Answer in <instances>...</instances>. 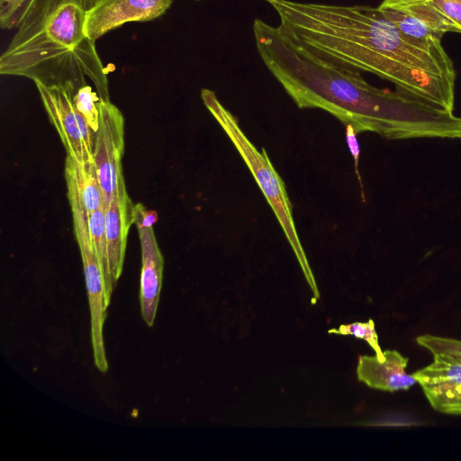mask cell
Masks as SVG:
<instances>
[{
  "mask_svg": "<svg viewBox=\"0 0 461 461\" xmlns=\"http://www.w3.org/2000/svg\"><path fill=\"white\" fill-rule=\"evenodd\" d=\"M419 346L429 350L433 356L461 362V340L424 334L416 338Z\"/></svg>",
  "mask_w": 461,
  "mask_h": 461,
  "instance_id": "cell-16",
  "label": "cell"
},
{
  "mask_svg": "<svg viewBox=\"0 0 461 461\" xmlns=\"http://www.w3.org/2000/svg\"><path fill=\"white\" fill-rule=\"evenodd\" d=\"M380 12L407 38L426 45L441 43L456 28L429 0H383Z\"/></svg>",
  "mask_w": 461,
  "mask_h": 461,
  "instance_id": "cell-8",
  "label": "cell"
},
{
  "mask_svg": "<svg viewBox=\"0 0 461 461\" xmlns=\"http://www.w3.org/2000/svg\"><path fill=\"white\" fill-rule=\"evenodd\" d=\"M7 0H0V5L5 3Z\"/></svg>",
  "mask_w": 461,
  "mask_h": 461,
  "instance_id": "cell-23",
  "label": "cell"
},
{
  "mask_svg": "<svg viewBox=\"0 0 461 461\" xmlns=\"http://www.w3.org/2000/svg\"><path fill=\"white\" fill-rule=\"evenodd\" d=\"M34 83L67 155L82 162L93 160L95 133L85 118L76 111L73 103L74 94L64 87Z\"/></svg>",
  "mask_w": 461,
  "mask_h": 461,
  "instance_id": "cell-7",
  "label": "cell"
},
{
  "mask_svg": "<svg viewBox=\"0 0 461 461\" xmlns=\"http://www.w3.org/2000/svg\"><path fill=\"white\" fill-rule=\"evenodd\" d=\"M65 179L71 212L89 215L104 207V197L93 160L78 161L67 155Z\"/></svg>",
  "mask_w": 461,
  "mask_h": 461,
  "instance_id": "cell-14",
  "label": "cell"
},
{
  "mask_svg": "<svg viewBox=\"0 0 461 461\" xmlns=\"http://www.w3.org/2000/svg\"><path fill=\"white\" fill-rule=\"evenodd\" d=\"M74 231L80 250L91 314V338L94 360L101 372L108 369L103 337V327L110 299L104 277L90 239L88 216L72 212Z\"/></svg>",
  "mask_w": 461,
  "mask_h": 461,
  "instance_id": "cell-6",
  "label": "cell"
},
{
  "mask_svg": "<svg viewBox=\"0 0 461 461\" xmlns=\"http://www.w3.org/2000/svg\"><path fill=\"white\" fill-rule=\"evenodd\" d=\"M408 357L397 350H385L384 357L359 356L357 377L367 386L386 392L408 390L416 380L406 373Z\"/></svg>",
  "mask_w": 461,
  "mask_h": 461,
  "instance_id": "cell-12",
  "label": "cell"
},
{
  "mask_svg": "<svg viewBox=\"0 0 461 461\" xmlns=\"http://www.w3.org/2000/svg\"><path fill=\"white\" fill-rule=\"evenodd\" d=\"M201 97L208 111L240 152L270 204L312 289V303H315L320 296L319 290L295 229L292 205L284 181L273 167L265 149L258 150L251 143L235 116L221 104L215 93L203 88L201 90Z\"/></svg>",
  "mask_w": 461,
  "mask_h": 461,
  "instance_id": "cell-4",
  "label": "cell"
},
{
  "mask_svg": "<svg viewBox=\"0 0 461 461\" xmlns=\"http://www.w3.org/2000/svg\"><path fill=\"white\" fill-rule=\"evenodd\" d=\"M31 1L7 0L0 5V25L2 29L15 28Z\"/></svg>",
  "mask_w": 461,
  "mask_h": 461,
  "instance_id": "cell-19",
  "label": "cell"
},
{
  "mask_svg": "<svg viewBox=\"0 0 461 461\" xmlns=\"http://www.w3.org/2000/svg\"><path fill=\"white\" fill-rule=\"evenodd\" d=\"M88 227L92 245L104 277L106 294L110 299L113 287L111 284L109 273L104 207L94 211L88 215Z\"/></svg>",
  "mask_w": 461,
  "mask_h": 461,
  "instance_id": "cell-15",
  "label": "cell"
},
{
  "mask_svg": "<svg viewBox=\"0 0 461 461\" xmlns=\"http://www.w3.org/2000/svg\"><path fill=\"white\" fill-rule=\"evenodd\" d=\"M99 125L96 131L93 158L104 197V209L117 195L127 192L122 158L124 150V119L110 100H99Z\"/></svg>",
  "mask_w": 461,
  "mask_h": 461,
  "instance_id": "cell-5",
  "label": "cell"
},
{
  "mask_svg": "<svg viewBox=\"0 0 461 461\" xmlns=\"http://www.w3.org/2000/svg\"><path fill=\"white\" fill-rule=\"evenodd\" d=\"M328 332L339 335H351L363 339L372 348L378 357H384V351H382L379 346L375 322L371 319L366 322L357 321L349 324H342L338 329L329 330Z\"/></svg>",
  "mask_w": 461,
  "mask_h": 461,
  "instance_id": "cell-18",
  "label": "cell"
},
{
  "mask_svg": "<svg viewBox=\"0 0 461 461\" xmlns=\"http://www.w3.org/2000/svg\"><path fill=\"white\" fill-rule=\"evenodd\" d=\"M134 204L127 192L113 199L104 209L110 279L114 287L121 276L130 228L134 224Z\"/></svg>",
  "mask_w": 461,
  "mask_h": 461,
  "instance_id": "cell-13",
  "label": "cell"
},
{
  "mask_svg": "<svg viewBox=\"0 0 461 461\" xmlns=\"http://www.w3.org/2000/svg\"><path fill=\"white\" fill-rule=\"evenodd\" d=\"M99 100L100 97L93 91L90 85L79 88L73 96L76 111L85 118L95 133L99 125Z\"/></svg>",
  "mask_w": 461,
  "mask_h": 461,
  "instance_id": "cell-17",
  "label": "cell"
},
{
  "mask_svg": "<svg viewBox=\"0 0 461 461\" xmlns=\"http://www.w3.org/2000/svg\"><path fill=\"white\" fill-rule=\"evenodd\" d=\"M281 32L331 65L372 73L417 99L454 112L456 71L441 43L403 35L378 9L291 0H266Z\"/></svg>",
  "mask_w": 461,
  "mask_h": 461,
  "instance_id": "cell-1",
  "label": "cell"
},
{
  "mask_svg": "<svg viewBox=\"0 0 461 461\" xmlns=\"http://www.w3.org/2000/svg\"><path fill=\"white\" fill-rule=\"evenodd\" d=\"M135 225L141 249L140 311L146 324L152 327L162 285L164 258L157 243L153 227Z\"/></svg>",
  "mask_w": 461,
  "mask_h": 461,
  "instance_id": "cell-11",
  "label": "cell"
},
{
  "mask_svg": "<svg viewBox=\"0 0 461 461\" xmlns=\"http://www.w3.org/2000/svg\"><path fill=\"white\" fill-rule=\"evenodd\" d=\"M433 357L431 364L415 371L412 376L435 411L461 415V362Z\"/></svg>",
  "mask_w": 461,
  "mask_h": 461,
  "instance_id": "cell-10",
  "label": "cell"
},
{
  "mask_svg": "<svg viewBox=\"0 0 461 461\" xmlns=\"http://www.w3.org/2000/svg\"><path fill=\"white\" fill-rule=\"evenodd\" d=\"M357 131H355L354 127L352 125H346V141L348 147V149L352 155V158L354 159V167L355 171L357 176V180L361 188V195L362 198H365L364 195V189H363V184L361 180V176L358 170V162H359V144L357 139Z\"/></svg>",
  "mask_w": 461,
  "mask_h": 461,
  "instance_id": "cell-21",
  "label": "cell"
},
{
  "mask_svg": "<svg viewBox=\"0 0 461 461\" xmlns=\"http://www.w3.org/2000/svg\"><path fill=\"white\" fill-rule=\"evenodd\" d=\"M171 4L172 0H97L86 12L85 32L96 41L127 23L154 20Z\"/></svg>",
  "mask_w": 461,
  "mask_h": 461,
  "instance_id": "cell-9",
  "label": "cell"
},
{
  "mask_svg": "<svg viewBox=\"0 0 461 461\" xmlns=\"http://www.w3.org/2000/svg\"><path fill=\"white\" fill-rule=\"evenodd\" d=\"M461 32V0H429Z\"/></svg>",
  "mask_w": 461,
  "mask_h": 461,
  "instance_id": "cell-20",
  "label": "cell"
},
{
  "mask_svg": "<svg viewBox=\"0 0 461 461\" xmlns=\"http://www.w3.org/2000/svg\"><path fill=\"white\" fill-rule=\"evenodd\" d=\"M97 0H90V3H91V6L96 2ZM195 1H199V0H195Z\"/></svg>",
  "mask_w": 461,
  "mask_h": 461,
  "instance_id": "cell-22",
  "label": "cell"
},
{
  "mask_svg": "<svg viewBox=\"0 0 461 461\" xmlns=\"http://www.w3.org/2000/svg\"><path fill=\"white\" fill-rule=\"evenodd\" d=\"M253 33L264 64L299 108L322 109L357 133L388 140L461 139V116L397 89L378 88L360 72L324 62L256 19Z\"/></svg>",
  "mask_w": 461,
  "mask_h": 461,
  "instance_id": "cell-2",
  "label": "cell"
},
{
  "mask_svg": "<svg viewBox=\"0 0 461 461\" xmlns=\"http://www.w3.org/2000/svg\"><path fill=\"white\" fill-rule=\"evenodd\" d=\"M90 0H32L0 56V73L64 87L74 95L90 80L102 100L109 99L108 77L86 36Z\"/></svg>",
  "mask_w": 461,
  "mask_h": 461,
  "instance_id": "cell-3",
  "label": "cell"
}]
</instances>
